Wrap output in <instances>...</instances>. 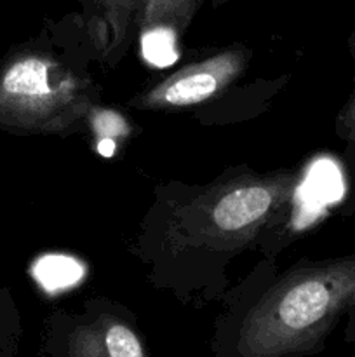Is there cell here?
<instances>
[{
  "label": "cell",
  "mask_w": 355,
  "mask_h": 357,
  "mask_svg": "<svg viewBox=\"0 0 355 357\" xmlns=\"http://www.w3.org/2000/svg\"><path fill=\"white\" fill-rule=\"evenodd\" d=\"M355 305V253L298 267L237 319L219 328L214 357L320 354L338 321Z\"/></svg>",
  "instance_id": "1"
},
{
  "label": "cell",
  "mask_w": 355,
  "mask_h": 357,
  "mask_svg": "<svg viewBox=\"0 0 355 357\" xmlns=\"http://www.w3.org/2000/svg\"><path fill=\"white\" fill-rule=\"evenodd\" d=\"M93 108V84L45 52H19L0 70V128L66 136Z\"/></svg>",
  "instance_id": "2"
},
{
  "label": "cell",
  "mask_w": 355,
  "mask_h": 357,
  "mask_svg": "<svg viewBox=\"0 0 355 357\" xmlns=\"http://www.w3.org/2000/svg\"><path fill=\"white\" fill-rule=\"evenodd\" d=\"M294 188L291 173L233 178L188 204L181 211L180 225L195 246L239 250L285 208Z\"/></svg>",
  "instance_id": "3"
},
{
  "label": "cell",
  "mask_w": 355,
  "mask_h": 357,
  "mask_svg": "<svg viewBox=\"0 0 355 357\" xmlns=\"http://www.w3.org/2000/svg\"><path fill=\"white\" fill-rule=\"evenodd\" d=\"M45 357H150L141 333L127 316L100 309L54 321Z\"/></svg>",
  "instance_id": "4"
},
{
  "label": "cell",
  "mask_w": 355,
  "mask_h": 357,
  "mask_svg": "<svg viewBox=\"0 0 355 357\" xmlns=\"http://www.w3.org/2000/svg\"><path fill=\"white\" fill-rule=\"evenodd\" d=\"M249 59L244 49H225L214 56L190 63L157 82L131 101L141 110H181L225 91L239 79Z\"/></svg>",
  "instance_id": "5"
},
{
  "label": "cell",
  "mask_w": 355,
  "mask_h": 357,
  "mask_svg": "<svg viewBox=\"0 0 355 357\" xmlns=\"http://www.w3.org/2000/svg\"><path fill=\"white\" fill-rule=\"evenodd\" d=\"M198 0H141L136 13L143 49L153 61L169 52L174 58V45L197 13Z\"/></svg>",
  "instance_id": "6"
},
{
  "label": "cell",
  "mask_w": 355,
  "mask_h": 357,
  "mask_svg": "<svg viewBox=\"0 0 355 357\" xmlns=\"http://www.w3.org/2000/svg\"><path fill=\"white\" fill-rule=\"evenodd\" d=\"M139 3L141 0H96L97 33L106 59L117 61L124 54Z\"/></svg>",
  "instance_id": "7"
},
{
  "label": "cell",
  "mask_w": 355,
  "mask_h": 357,
  "mask_svg": "<svg viewBox=\"0 0 355 357\" xmlns=\"http://www.w3.org/2000/svg\"><path fill=\"white\" fill-rule=\"evenodd\" d=\"M350 49H352V56H354V63H355V31L350 38ZM336 132L338 136H340V139H343L345 142L348 164H350L352 173H354V188H355V75H354V89H352L350 98H348L347 103L343 105V108H341L340 114H338Z\"/></svg>",
  "instance_id": "8"
},
{
  "label": "cell",
  "mask_w": 355,
  "mask_h": 357,
  "mask_svg": "<svg viewBox=\"0 0 355 357\" xmlns=\"http://www.w3.org/2000/svg\"><path fill=\"white\" fill-rule=\"evenodd\" d=\"M347 316H348V324H347V330H345V340H347L348 344H355V305L350 307Z\"/></svg>",
  "instance_id": "9"
},
{
  "label": "cell",
  "mask_w": 355,
  "mask_h": 357,
  "mask_svg": "<svg viewBox=\"0 0 355 357\" xmlns=\"http://www.w3.org/2000/svg\"><path fill=\"white\" fill-rule=\"evenodd\" d=\"M0 357H16V349L13 344H0Z\"/></svg>",
  "instance_id": "10"
},
{
  "label": "cell",
  "mask_w": 355,
  "mask_h": 357,
  "mask_svg": "<svg viewBox=\"0 0 355 357\" xmlns=\"http://www.w3.org/2000/svg\"><path fill=\"white\" fill-rule=\"evenodd\" d=\"M212 3H216V6H218V3H223V2H226V0H211Z\"/></svg>",
  "instance_id": "11"
}]
</instances>
